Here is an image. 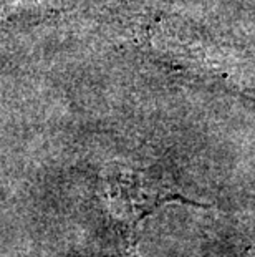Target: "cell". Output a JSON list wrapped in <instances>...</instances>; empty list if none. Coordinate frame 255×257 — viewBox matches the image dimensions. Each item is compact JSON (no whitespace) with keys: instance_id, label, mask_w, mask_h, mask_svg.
I'll use <instances>...</instances> for the list:
<instances>
[{"instance_id":"6da1fadb","label":"cell","mask_w":255,"mask_h":257,"mask_svg":"<svg viewBox=\"0 0 255 257\" xmlns=\"http://www.w3.org/2000/svg\"><path fill=\"white\" fill-rule=\"evenodd\" d=\"M106 194L119 217L138 221L176 194L146 169L116 166L106 178Z\"/></svg>"},{"instance_id":"7a4b0ae2","label":"cell","mask_w":255,"mask_h":257,"mask_svg":"<svg viewBox=\"0 0 255 257\" xmlns=\"http://www.w3.org/2000/svg\"><path fill=\"white\" fill-rule=\"evenodd\" d=\"M55 9H58L57 0H7V4H5V10L10 15L50 14Z\"/></svg>"}]
</instances>
